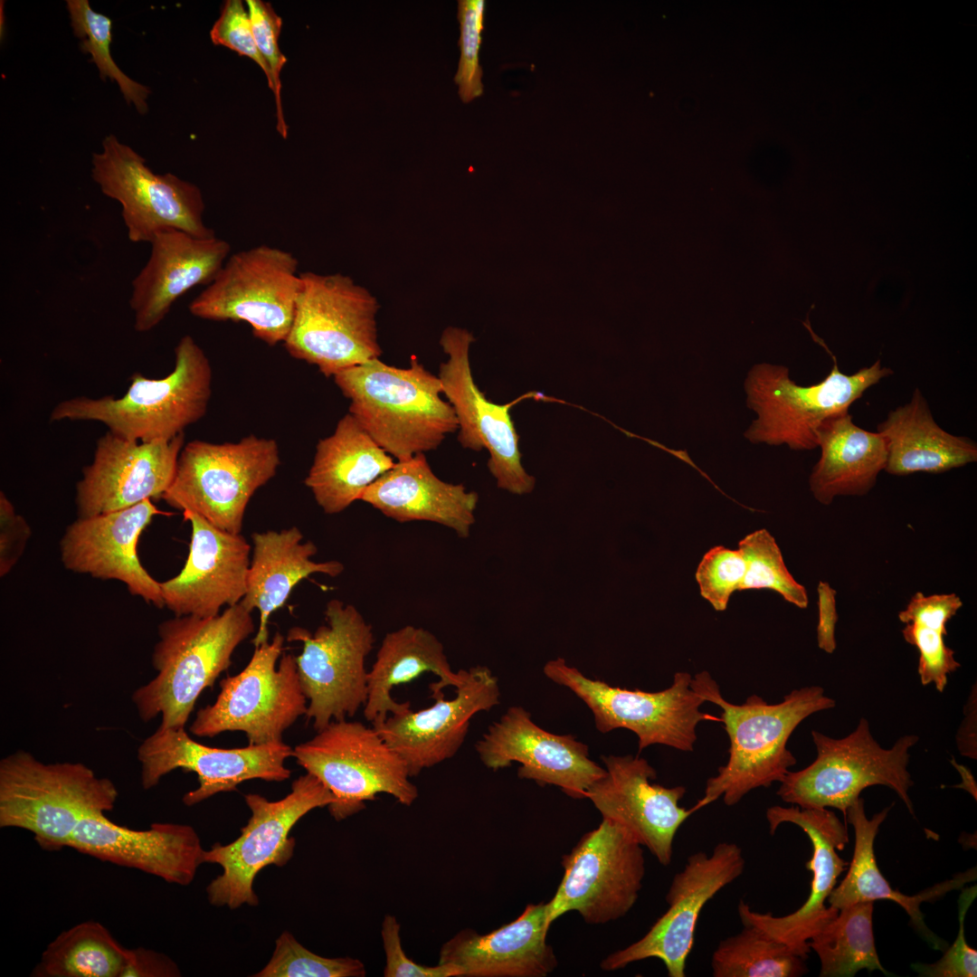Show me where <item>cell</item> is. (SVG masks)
I'll list each match as a JSON object with an SVG mask.
<instances>
[{
  "label": "cell",
  "mask_w": 977,
  "mask_h": 977,
  "mask_svg": "<svg viewBox=\"0 0 977 977\" xmlns=\"http://www.w3.org/2000/svg\"><path fill=\"white\" fill-rule=\"evenodd\" d=\"M690 687L722 709L720 722L730 741L728 761L707 781L703 797L693 806L696 811L720 797L726 805H735L752 790L782 782L796 764L787 748L792 732L811 715L836 705L819 686L794 689L777 704L757 695L733 704L723 697L707 671L696 674Z\"/></svg>",
  "instance_id": "cell-1"
},
{
  "label": "cell",
  "mask_w": 977,
  "mask_h": 977,
  "mask_svg": "<svg viewBox=\"0 0 977 977\" xmlns=\"http://www.w3.org/2000/svg\"><path fill=\"white\" fill-rule=\"evenodd\" d=\"M333 377L349 413L397 461L437 449L459 428L438 375L413 356L406 368L375 358Z\"/></svg>",
  "instance_id": "cell-2"
},
{
  "label": "cell",
  "mask_w": 977,
  "mask_h": 977,
  "mask_svg": "<svg viewBox=\"0 0 977 977\" xmlns=\"http://www.w3.org/2000/svg\"><path fill=\"white\" fill-rule=\"evenodd\" d=\"M254 630L251 612L240 602L213 617L161 622L152 654L157 675L132 695L140 719L160 716V727H185L202 692L230 668L234 650Z\"/></svg>",
  "instance_id": "cell-3"
},
{
  "label": "cell",
  "mask_w": 977,
  "mask_h": 977,
  "mask_svg": "<svg viewBox=\"0 0 977 977\" xmlns=\"http://www.w3.org/2000/svg\"><path fill=\"white\" fill-rule=\"evenodd\" d=\"M211 393L210 361L194 338L185 335L175 347V366L166 376L135 373L120 397L65 399L52 410L50 421L98 422L126 440L167 441L204 416Z\"/></svg>",
  "instance_id": "cell-4"
},
{
  "label": "cell",
  "mask_w": 977,
  "mask_h": 977,
  "mask_svg": "<svg viewBox=\"0 0 977 977\" xmlns=\"http://www.w3.org/2000/svg\"><path fill=\"white\" fill-rule=\"evenodd\" d=\"M119 792L81 763L44 764L25 751L0 761V828L31 832L41 849L68 847L77 825L114 808Z\"/></svg>",
  "instance_id": "cell-5"
},
{
  "label": "cell",
  "mask_w": 977,
  "mask_h": 977,
  "mask_svg": "<svg viewBox=\"0 0 977 977\" xmlns=\"http://www.w3.org/2000/svg\"><path fill=\"white\" fill-rule=\"evenodd\" d=\"M803 325L831 356L832 369L822 381L804 386L791 379L786 366L754 365L744 384L746 405L756 414L744 433L752 443L786 445L793 451L816 449L817 430L824 420L849 411L866 390L893 374L880 359L854 374L842 373L835 356L813 332L809 317Z\"/></svg>",
  "instance_id": "cell-6"
},
{
  "label": "cell",
  "mask_w": 977,
  "mask_h": 977,
  "mask_svg": "<svg viewBox=\"0 0 977 977\" xmlns=\"http://www.w3.org/2000/svg\"><path fill=\"white\" fill-rule=\"evenodd\" d=\"M376 299L348 276L300 272L289 354L325 376L379 358Z\"/></svg>",
  "instance_id": "cell-7"
},
{
  "label": "cell",
  "mask_w": 977,
  "mask_h": 977,
  "mask_svg": "<svg viewBox=\"0 0 977 977\" xmlns=\"http://www.w3.org/2000/svg\"><path fill=\"white\" fill-rule=\"evenodd\" d=\"M816 759L807 767L789 771L780 782L777 795L802 809L835 808L846 817L847 809L861 792L874 785L889 787L915 816L909 796L913 785L907 770L910 754L918 737L906 735L894 745L883 748L862 717L853 732L835 739L811 731Z\"/></svg>",
  "instance_id": "cell-8"
},
{
  "label": "cell",
  "mask_w": 977,
  "mask_h": 977,
  "mask_svg": "<svg viewBox=\"0 0 977 977\" xmlns=\"http://www.w3.org/2000/svg\"><path fill=\"white\" fill-rule=\"evenodd\" d=\"M280 464L273 439L251 434L236 442L194 440L184 445L162 499L219 529L240 534L250 499L275 476Z\"/></svg>",
  "instance_id": "cell-9"
},
{
  "label": "cell",
  "mask_w": 977,
  "mask_h": 977,
  "mask_svg": "<svg viewBox=\"0 0 977 977\" xmlns=\"http://www.w3.org/2000/svg\"><path fill=\"white\" fill-rule=\"evenodd\" d=\"M292 757L333 793L327 808L337 821L361 811L380 793L405 806L418 798L403 759L374 726L358 721H331L296 745Z\"/></svg>",
  "instance_id": "cell-10"
},
{
  "label": "cell",
  "mask_w": 977,
  "mask_h": 977,
  "mask_svg": "<svg viewBox=\"0 0 977 977\" xmlns=\"http://www.w3.org/2000/svg\"><path fill=\"white\" fill-rule=\"evenodd\" d=\"M251 817L232 842L213 843L204 849L203 863L217 864L223 872L206 887L209 903L236 909L256 906L253 882L264 868L285 866L293 857L296 840L289 836L297 822L316 808L334 802L333 793L316 776L298 777L284 798L269 801L257 793L244 795Z\"/></svg>",
  "instance_id": "cell-11"
},
{
  "label": "cell",
  "mask_w": 977,
  "mask_h": 977,
  "mask_svg": "<svg viewBox=\"0 0 977 977\" xmlns=\"http://www.w3.org/2000/svg\"><path fill=\"white\" fill-rule=\"evenodd\" d=\"M284 640L277 631L270 642L255 647L246 667L220 682L216 700L197 711L190 732L213 737L240 731L249 745L282 741L283 733L308 709L295 657L284 654L276 669Z\"/></svg>",
  "instance_id": "cell-12"
},
{
  "label": "cell",
  "mask_w": 977,
  "mask_h": 977,
  "mask_svg": "<svg viewBox=\"0 0 977 977\" xmlns=\"http://www.w3.org/2000/svg\"><path fill=\"white\" fill-rule=\"evenodd\" d=\"M325 616L327 624L314 634L293 627L286 638L302 643L295 659L308 702L306 716L317 731L331 721L353 716L365 706L368 674L365 662L375 642L372 626L354 605L329 600Z\"/></svg>",
  "instance_id": "cell-13"
},
{
  "label": "cell",
  "mask_w": 977,
  "mask_h": 977,
  "mask_svg": "<svg viewBox=\"0 0 977 977\" xmlns=\"http://www.w3.org/2000/svg\"><path fill=\"white\" fill-rule=\"evenodd\" d=\"M298 268L291 252L267 244L230 254L189 312L206 320L243 321L266 344L283 343L300 288Z\"/></svg>",
  "instance_id": "cell-14"
},
{
  "label": "cell",
  "mask_w": 977,
  "mask_h": 977,
  "mask_svg": "<svg viewBox=\"0 0 977 977\" xmlns=\"http://www.w3.org/2000/svg\"><path fill=\"white\" fill-rule=\"evenodd\" d=\"M543 671L583 701L598 731L605 734L625 728L633 732L639 752L657 744L692 751L698 723L720 722L719 717L700 711L706 701L691 688L692 677L688 672L675 673L671 686L664 690L646 692L589 678L562 658L546 662Z\"/></svg>",
  "instance_id": "cell-15"
},
{
  "label": "cell",
  "mask_w": 977,
  "mask_h": 977,
  "mask_svg": "<svg viewBox=\"0 0 977 977\" xmlns=\"http://www.w3.org/2000/svg\"><path fill=\"white\" fill-rule=\"evenodd\" d=\"M564 875L550 901L547 922L575 911L589 925L625 916L645 876L642 846L619 824L602 819L562 859Z\"/></svg>",
  "instance_id": "cell-16"
},
{
  "label": "cell",
  "mask_w": 977,
  "mask_h": 977,
  "mask_svg": "<svg viewBox=\"0 0 977 977\" xmlns=\"http://www.w3.org/2000/svg\"><path fill=\"white\" fill-rule=\"evenodd\" d=\"M92 179L121 205L128 238L147 242L160 232L179 230L207 238L214 231L204 221V203L194 184L167 173L155 174L129 146L109 135L92 156Z\"/></svg>",
  "instance_id": "cell-17"
},
{
  "label": "cell",
  "mask_w": 977,
  "mask_h": 977,
  "mask_svg": "<svg viewBox=\"0 0 977 977\" xmlns=\"http://www.w3.org/2000/svg\"><path fill=\"white\" fill-rule=\"evenodd\" d=\"M473 341L471 333L453 327H447L440 339L447 360L440 365L438 377L457 418L458 441L465 449L488 450V468L499 488L517 495L528 494L535 488L536 479L522 465L519 436L509 410L525 399H552L530 392L508 403L489 401L471 373L469 352Z\"/></svg>",
  "instance_id": "cell-18"
},
{
  "label": "cell",
  "mask_w": 977,
  "mask_h": 977,
  "mask_svg": "<svg viewBox=\"0 0 977 977\" xmlns=\"http://www.w3.org/2000/svg\"><path fill=\"white\" fill-rule=\"evenodd\" d=\"M745 866L734 842L716 844L710 855L697 851L687 858L666 894L667 911L637 942L612 953L601 963L604 971L622 969L645 959L660 960L669 977H684L701 910L721 889L739 877Z\"/></svg>",
  "instance_id": "cell-19"
},
{
  "label": "cell",
  "mask_w": 977,
  "mask_h": 977,
  "mask_svg": "<svg viewBox=\"0 0 977 977\" xmlns=\"http://www.w3.org/2000/svg\"><path fill=\"white\" fill-rule=\"evenodd\" d=\"M293 748L283 741L223 749L193 740L183 728H158L138 749L141 786L145 790L176 769L194 772L198 787L186 792L183 802L193 806L220 792L238 791L248 780L282 782L290 777L285 761Z\"/></svg>",
  "instance_id": "cell-20"
},
{
  "label": "cell",
  "mask_w": 977,
  "mask_h": 977,
  "mask_svg": "<svg viewBox=\"0 0 977 977\" xmlns=\"http://www.w3.org/2000/svg\"><path fill=\"white\" fill-rule=\"evenodd\" d=\"M766 820L772 835L788 822L800 827L810 839L812 855L805 864L812 874L810 894L802 906L783 916L758 913L743 900L738 904V915L742 924L758 926L808 959L809 941L839 913L825 903L849 865L837 852L849 842L847 827L828 808L775 805L767 809Z\"/></svg>",
  "instance_id": "cell-21"
},
{
  "label": "cell",
  "mask_w": 977,
  "mask_h": 977,
  "mask_svg": "<svg viewBox=\"0 0 977 977\" xmlns=\"http://www.w3.org/2000/svg\"><path fill=\"white\" fill-rule=\"evenodd\" d=\"M605 774L586 792L602 819L610 820L646 847L662 866H669L675 836L694 812L679 805L685 787L652 783L655 769L644 758L602 756Z\"/></svg>",
  "instance_id": "cell-22"
},
{
  "label": "cell",
  "mask_w": 977,
  "mask_h": 977,
  "mask_svg": "<svg viewBox=\"0 0 977 977\" xmlns=\"http://www.w3.org/2000/svg\"><path fill=\"white\" fill-rule=\"evenodd\" d=\"M184 445V433L167 441L139 442L107 431L97 440L93 460L76 484L78 517L162 498L174 480Z\"/></svg>",
  "instance_id": "cell-23"
},
{
  "label": "cell",
  "mask_w": 977,
  "mask_h": 977,
  "mask_svg": "<svg viewBox=\"0 0 977 977\" xmlns=\"http://www.w3.org/2000/svg\"><path fill=\"white\" fill-rule=\"evenodd\" d=\"M481 762L497 771L519 763L517 775L555 785L569 797L585 799L606 771L589 758L588 746L572 735H555L535 724L524 707H510L475 745Z\"/></svg>",
  "instance_id": "cell-24"
},
{
  "label": "cell",
  "mask_w": 977,
  "mask_h": 977,
  "mask_svg": "<svg viewBox=\"0 0 977 977\" xmlns=\"http://www.w3.org/2000/svg\"><path fill=\"white\" fill-rule=\"evenodd\" d=\"M427 708L390 715L374 727L405 762L411 777L453 757L462 745L471 718L500 703L498 678L485 666L465 669L456 697L431 696Z\"/></svg>",
  "instance_id": "cell-25"
},
{
  "label": "cell",
  "mask_w": 977,
  "mask_h": 977,
  "mask_svg": "<svg viewBox=\"0 0 977 977\" xmlns=\"http://www.w3.org/2000/svg\"><path fill=\"white\" fill-rule=\"evenodd\" d=\"M171 514L147 499L120 510L78 517L60 542L62 562L74 573L119 581L132 595L162 608L160 583L143 567L137 545L154 517Z\"/></svg>",
  "instance_id": "cell-26"
},
{
  "label": "cell",
  "mask_w": 977,
  "mask_h": 977,
  "mask_svg": "<svg viewBox=\"0 0 977 977\" xmlns=\"http://www.w3.org/2000/svg\"><path fill=\"white\" fill-rule=\"evenodd\" d=\"M183 516L192 528L188 556L177 575L160 583L164 607L175 616L213 617L245 596L251 546L195 513Z\"/></svg>",
  "instance_id": "cell-27"
},
{
  "label": "cell",
  "mask_w": 977,
  "mask_h": 977,
  "mask_svg": "<svg viewBox=\"0 0 977 977\" xmlns=\"http://www.w3.org/2000/svg\"><path fill=\"white\" fill-rule=\"evenodd\" d=\"M69 848L118 866L135 868L167 883L188 886L203 863L204 849L186 824L156 822L147 830L118 825L105 813L85 817Z\"/></svg>",
  "instance_id": "cell-28"
},
{
  "label": "cell",
  "mask_w": 977,
  "mask_h": 977,
  "mask_svg": "<svg viewBox=\"0 0 977 977\" xmlns=\"http://www.w3.org/2000/svg\"><path fill=\"white\" fill-rule=\"evenodd\" d=\"M147 262L131 282L129 307L137 332H149L175 301L198 285H208L231 254L216 235L200 238L179 230L158 232Z\"/></svg>",
  "instance_id": "cell-29"
},
{
  "label": "cell",
  "mask_w": 977,
  "mask_h": 977,
  "mask_svg": "<svg viewBox=\"0 0 977 977\" xmlns=\"http://www.w3.org/2000/svg\"><path fill=\"white\" fill-rule=\"evenodd\" d=\"M546 903L529 904L514 921L486 934L463 929L442 944L439 963H451L461 977H545L557 967Z\"/></svg>",
  "instance_id": "cell-30"
},
{
  "label": "cell",
  "mask_w": 977,
  "mask_h": 977,
  "mask_svg": "<svg viewBox=\"0 0 977 977\" xmlns=\"http://www.w3.org/2000/svg\"><path fill=\"white\" fill-rule=\"evenodd\" d=\"M362 501L400 523L428 521L470 536L479 496L439 479L424 453L397 461L364 492Z\"/></svg>",
  "instance_id": "cell-31"
},
{
  "label": "cell",
  "mask_w": 977,
  "mask_h": 977,
  "mask_svg": "<svg viewBox=\"0 0 977 977\" xmlns=\"http://www.w3.org/2000/svg\"><path fill=\"white\" fill-rule=\"evenodd\" d=\"M395 464L349 413L334 432L318 441L305 479L326 514L344 511L360 500L365 489Z\"/></svg>",
  "instance_id": "cell-32"
},
{
  "label": "cell",
  "mask_w": 977,
  "mask_h": 977,
  "mask_svg": "<svg viewBox=\"0 0 977 977\" xmlns=\"http://www.w3.org/2000/svg\"><path fill=\"white\" fill-rule=\"evenodd\" d=\"M251 537L253 553L247 592L240 603L250 612L259 611L258 630L252 640L257 647L268 641L270 616L283 606L300 581L313 574L336 577L344 571V565L336 560L313 561L318 547L311 541L303 542V534L296 526L254 533Z\"/></svg>",
  "instance_id": "cell-33"
},
{
  "label": "cell",
  "mask_w": 977,
  "mask_h": 977,
  "mask_svg": "<svg viewBox=\"0 0 977 977\" xmlns=\"http://www.w3.org/2000/svg\"><path fill=\"white\" fill-rule=\"evenodd\" d=\"M425 672L439 678L429 686L432 696L447 687L458 688L465 677V669L457 672L451 669L442 643L430 631L405 625L388 632L367 674V697L364 706L366 720L375 726L383 723L389 714L411 709L410 702L395 701L391 691Z\"/></svg>",
  "instance_id": "cell-34"
},
{
  "label": "cell",
  "mask_w": 977,
  "mask_h": 977,
  "mask_svg": "<svg viewBox=\"0 0 977 977\" xmlns=\"http://www.w3.org/2000/svg\"><path fill=\"white\" fill-rule=\"evenodd\" d=\"M890 809L891 806H888L868 819L864 801L860 797L847 809L845 818L853 826L855 832L854 852L845 877L835 887L828 898L829 906L840 910L858 902L893 901L904 908L923 938L933 948L942 950L945 944L925 925L920 905L935 900L974 880L976 869L974 868L957 874L953 878L938 883L914 896L904 895L894 889L879 870L874 852V841L879 826Z\"/></svg>",
  "instance_id": "cell-35"
},
{
  "label": "cell",
  "mask_w": 977,
  "mask_h": 977,
  "mask_svg": "<svg viewBox=\"0 0 977 977\" xmlns=\"http://www.w3.org/2000/svg\"><path fill=\"white\" fill-rule=\"evenodd\" d=\"M847 412L828 417L817 430L820 456L809 479L817 501L830 505L838 496H863L885 470L887 452L883 437L853 422Z\"/></svg>",
  "instance_id": "cell-36"
},
{
  "label": "cell",
  "mask_w": 977,
  "mask_h": 977,
  "mask_svg": "<svg viewBox=\"0 0 977 977\" xmlns=\"http://www.w3.org/2000/svg\"><path fill=\"white\" fill-rule=\"evenodd\" d=\"M877 429L887 452L885 470L892 475L941 473L977 460L976 442L941 428L918 388L909 403L890 411Z\"/></svg>",
  "instance_id": "cell-37"
},
{
  "label": "cell",
  "mask_w": 977,
  "mask_h": 977,
  "mask_svg": "<svg viewBox=\"0 0 977 977\" xmlns=\"http://www.w3.org/2000/svg\"><path fill=\"white\" fill-rule=\"evenodd\" d=\"M128 949L100 923L82 922L46 947L33 977H121Z\"/></svg>",
  "instance_id": "cell-38"
},
{
  "label": "cell",
  "mask_w": 977,
  "mask_h": 977,
  "mask_svg": "<svg viewBox=\"0 0 977 977\" xmlns=\"http://www.w3.org/2000/svg\"><path fill=\"white\" fill-rule=\"evenodd\" d=\"M874 902L839 910L809 941L819 956L820 977H852L862 969L889 975L879 961L873 933Z\"/></svg>",
  "instance_id": "cell-39"
},
{
  "label": "cell",
  "mask_w": 977,
  "mask_h": 977,
  "mask_svg": "<svg viewBox=\"0 0 977 977\" xmlns=\"http://www.w3.org/2000/svg\"><path fill=\"white\" fill-rule=\"evenodd\" d=\"M721 940L711 957L714 977H799L808 972L797 951L751 924Z\"/></svg>",
  "instance_id": "cell-40"
},
{
  "label": "cell",
  "mask_w": 977,
  "mask_h": 977,
  "mask_svg": "<svg viewBox=\"0 0 977 977\" xmlns=\"http://www.w3.org/2000/svg\"><path fill=\"white\" fill-rule=\"evenodd\" d=\"M67 8L75 36L81 39L83 52L90 53L100 77L109 78L119 87L128 104H133L138 113H147L149 89L126 75L114 62L110 53L112 20L95 12L87 0H68Z\"/></svg>",
  "instance_id": "cell-41"
},
{
  "label": "cell",
  "mask_w": 977,
  "mask_h": 977,
  "mask_svg": "<svg viewBox=\"0 0 977 977\" xmlns=\"http://www.w3.org/2000/svg\"><path fill=\"white\" fill-rule=\"evenodd\" d=\"M738 546L746 564L740 591L773 590L798 608H807L805 587L791 574L775 539L766 529L747 535Z\"/></svg>",
  "instance_id": "cell-42"
},
{
  "label": "cell",
  "mask_w": 977,
  "mask_h": 977,
  "mask_svg": "<svg viewBox=\"0 0 977 977\" xmlns=\"http://www.w3.org/2000/svg\"><path fill=\"white\" fill-rule=\"evenodd\" d=\"M364 963L351 957H323L304 947L289 931L275 941L268 963L252 977H364Z\"/></svg>",
  "instance_id": "cell-43"
},
{
  "label": "cell",
  "mask_w": 977,
  "mask_h": 977,
  "mask_svg": "<svg viewBox=\"0 0 977 977\" xmlns=\"http://www.w3.org/2000/svg\"><path fill=\"white\" fill-rule=\"evenodd\" d=\"M485 8L484 0L458 2L460 57L454 81L459 87L460 98L465 103L483 94L482 69L479 56L484 30Z\"/></svg>",
  "instance_id": "cell-44"
},
{
  "label": "cell",
  "mask_w": 977,
  "mask_h": 977,
  "mask_svg": "<svg viewBox=\"0 0 977 977\" xmlns=\"http://www.w3.org/2000/svg\"><path fill=\"white\" fill-rule=\"evenodd\" d=\"M745 569V561L738 549L722 545L709 549L696 572L701 596L716 611L726 610L732 593L740 590Z\"/></svg>",
  "instance_id": "cell-45"
},
{
  "label": "cell",
  "mask_w": 977,
  "mask_h": 977,
  "mask_svg": "<svg viewBox=\"0 0 977 977\" xmlns=\"http://www.w3.org/2000/svg\"><path fill=\"white\" fill-rule=\"evenodd\" d=\"M246 5L257 47L270 70L271 90L275 96L277 108V128L285 138H287L288 128L282 114L280 74L282 67L287 62V58L280 52L278 44L282 20L275 13L270 3L261 0H247Z\"/></svg>",
  "instance_id": "cell-46"
},
{
  "label": "cell",
  "mask_w": 977,
  "mask_h": 977,
  "mask_svg": "<svg viewBox=\"0 0 977 977\" xmlns=\"http://www.w3.org/2000/svg\"><path fill=\"white\" fill-rule=\"evenodd\" d=\"M905 640L919 651L918 674L924 686L934 684L939 692L947 685L948 675L961 664L954 651L946 646L945 634L917 623H906L902 630Z\"/></svg>",
  "instance_id": "cell-47"
},
{
  "label": "cell",
  "mask_w": 977,
  "mask_h": 977,
  "mask_svg": "<svg viewBox=\"0 0 977 977\" xmlns=\"http://www.w3.org/2000/svg\"><path fill=\"white\" fill-rule=\"evenodd\" d=\"M210 36L214 44L225 46L253 60L264 71L271 89L270 67L257 47L248 10L241 0L225 2Z\"/></svg>",
  "instance_id": "cell-48"
},
{
  "label": "cell",
  "mask_w": 977,
  "mask_h": 977,
  "mask_svg": "<svg viewBox=\"0 0 977 977\" xmlns=\"http://www.w3.org/2000/svg\"><path fill=\"white\" fill-rule=\"evenodd\" d=\"M976 897V887L964 889L959 897V931L952 946L944 951L937 962L925 964H912L919 976L927 977H976L977 951L971 948L964 936V918L966 912Z\"/></svg>",
  "instance_id": "cell-49"
},
{
  "label": "cell",
  "mask_w": 977,
  "mask_h": 977,
  "mask_svg": "<svg viewBox=\"0 0 977 977\" xmlns=\"http://www.w3.org/2000/svg\"><path fill=\"white\" fill-rule=\"evenodd\" d=\"M400 930L395 916L384 917L381 936L385 953L384 977H461L460 969L451 963L426 966L413 962L402 947Z\"/></svg>",
  "instance_id": "cell-50"
},
{
  "label": "cell",
  "mask_w": 977,
  "mask_h": 977,
  "mask_svg": "<svg viewBox=\"0 0 977 977\" xmlns=\"http://www.w3.org/2000/svg\"><path fill=\"white\" fill-rule=\"evenodd\" d=\"M963 606L955 593L925 596L917 592L910 599L906 609L898 613V619L906 623H917L947 635V622Z\"/></svg>",
  "instance_id": "cell-51"
},
{
  "label": "cell",
  "mask_w": 977,
  "mask_h": 977,
  "mask_svg": "<svg viewBox=\"0 0 977 977\" xmlns=\"http://www.w3.org/2000/svg\"><path fill=\"white\" fill-rule=\"evenodd\" d=\"M31 536V527L15 512L6 495L0 492V575H6L24 552Z\"/></svg>",
  "instance_id": "cell-52"
},
{
  "label": "cell",
  "mask_w": 977,
  "mask_h": 977,
  "mask_svg": "<svg viewBox=\"0 0 977 977\" xmlns=\"http://www.w3.org/2000/svg\"><path fill=\"white\" fill-rule=\"evenodd\" d=\"M178 965L162 953L143 947L128 949L121 977H177Z\"/></svg>",
  "instance_id": "cell-53"
},
{
  "label": "cell",
  "mask_w": 977,
  "mask_h": 977,
  "mask_svg": "<svg viewBox=\"0 0 977 977\" xmlns=\"http://www.w3.org/2000/svg\"><path fill=\"white\" fill-rule=\"evenodd\" d=\"M818 592L819 621L817 625V641L820 650L833 653L837 643L835 638L838 613L836 608V591L826 582H820Z\"/></svg>",
  "instance_id": "cell-54"
},
{
  "label": "cell",
  "mask_w": 977,
  "mask_h": 977,
  "mask_svg": "<svg viewBox=\"0 0 977 977\" xmlns=\"http://www.w3.org/2000/svg\"><path fill=\"white\" fill-rule=\"evenodd\" d=\"M964 720L958 731V748L964 756L976 758V692L970 696L969 702L965 706Z\"/></svg>",
  "instance_id": "cell-55"
},
{
  "label": "cell",
  "mask_w": 977,
  "mask_h": 977,
  "mask_svg": "<svg viewBox=\"0 0 977 977\" xmlns=\"http://www.w3.org/2000/svg\"><path fill=\"white\" fill-rule=\"evenodd\" d=\"M953 764L955 765L963 778V783L956 787L963 788L976 799V784L972 773L964 766L956 764L954 760H953Z\"/></svg>",
  "instance_id": "cell-56"
},
{
  "label": "cell",
  "mask_w": 977,
  "mask_h": 977,
  "mask_svg": "<svg viewBox=\"0 0 977 977\" xmlns=\"http://www.w3.org/2000/svg\"><path fill=\"white\" fill-rule=\"evenodd\" d=\"M0 6H1V8H0V11H1V12H0V14H1V15H0V17H1V23H0V25H1L0 27H1V29H0V32H1V38H2V36H3V33H3V32H4V31H3V26H4V25H3V20L5 21V19H4L5 17H3V1L1 2V5H0Z\"/></svg>",
  "instance_id": "cell-57"
}]
</instances>
